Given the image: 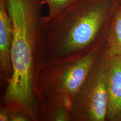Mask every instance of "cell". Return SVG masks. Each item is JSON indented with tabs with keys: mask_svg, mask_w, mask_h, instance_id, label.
I'll list each match as a JSON object with an SVG mask.
<instances>
[{
	"mask_svg": "<svg viewBox=\"0 0 121 121\" xmlns=\"http://www.w3.org/2000/svg\"><path fill=\"white\" fill-rule=\"evenodd\" d=\"M105 49L104 42L78 58L48 60L39 71L36 80L39 112L60 106L70 114L75 95Z\"/></svg>",
	"mask_w": 121,
	"mask_h": 121,
	"instance_id": "obj_2",
	"label": "cell"
},
{
	"mask_svg": "<svg viewBox=\"0 0 121 121\" xmlns=\"http://www.w3.org/2000/svg\"><path fill=\"white\" fill-rule=\"evenodd\" d=\"M106 121H121V56H108Z\"/></svg>",
	"mask_w": 121,
	"mask_h": 121,
	"instance_id": "obj_4",
	"label": "cell"
},
{
	"mask_svg": "<svg viewBox=\"0 0 121 121\" xmlns=\"http://www.w3.org/2000/svg\"><path fill=\"white\" fill-rule=\"evenodd\" d=\"M106 53L109 57L121 56V4H117L106 39Z\"/></svg>",
	"mask_w": 121,
	"mask_h": 121,
	"instance_id": "obj_6",
	"label": "cell"
},
{
	"mask_svg": "<svg viewBox=\"0 0 121 121\" xmlns=\"http://www.w3.org/2000/svg\"><path fill=\"white\" fill-rule=\"evenodd\" d=\"M0 121H9V112L8 109L2 107L0 110Z\"/></svg>",
	"mask_w": 121,
	"mask_h": 121,
	"instance_id": "obj_9",
	"label": "cell"
},
{
	"mask_svg": "<svg viewBox=\"0 0 121 121\" xmlns=\"http://www.w3.org/2000/svg\"><path fill=\"white\" fill-rule=\"evenodd\" d=\"M119 3L121 4V0H119Z\"/></svg>",
	"mask_w": 121,
	"mask_h": 121,
	"instance_id": "obj_10",
	"label": "cell"
},
{
	"mask_svg": "<svg viewBox=\"0 0 121 121\" xmlns=\"http://www.w3.org/2000/svg\"><path fill=\"white\" fill-rule=\"evenodd\" d=\"M108 59L105 51L76 94L70 113V121H106Z\"/></svg>",
	"mask_w": 121,
	"mask_h": 121,
	"instance_id": "obj_3",
	"label": "cell"
},
{
	"mask_svg": "<svg viewBox=\"0 0 121 121\" xmlns=\"http://www.w3.org/2000/svg\"><path fill=\"white\" fill-rule=\"evenodd\" d=\"M13 28L5 0H0V70L1 79L6 84L11 77L13 68L11 49Z\"/></svg>",
	"mask_w": 121,
	"mask_h": 121,
	"instance_id": "obj_5",
	"label": "cell"
},
{
	"mask_svg": "<svg viewBox=\"0 0 121 121\" xmlns=\"http://www.w3.org/2000/svg\"><path fill=\"white\" fill-rule=\"evenodd\" d=\"M8 110L9 112V121H31L30 117L24 113L10 111L9 109Z\"/></svg>",
	"mask_w": 121,
	"mask_h": 121,
	"instance_id": "obj_8",
	"label": "cell"
},
{
	"mask_svg": "<svg viewBox=\"0 0 121 121\" xmlns=\"http://www.w3.org/2000/svg\"><path fill=\"white\" fill-rule=\"evenodd\" d=\"M119 0H77L52 18H43L48 60L82 56L106 41Z\"/></svg>",
	"mask_w": 121,
	"mask_h": 121,
	"instance_id": "obj_1",
	"label": "cell"
},
{
	"mask_svg": "<svg viewBox=\"0 0 121 121\" xmlns=\"http://www.w3.org/2000/svg\"><path fill=\"white\" fill-rule=\"evenodd\" d=\"M77 0H44V4L48 6V15L43 17V19L49 20L55 16L61 11Z\"/></svg>",
	"mask_w": 121,
	"mask_h": 121,
	"instance_id": "obj_7",
	"label": "cell"
}]
</instances>
